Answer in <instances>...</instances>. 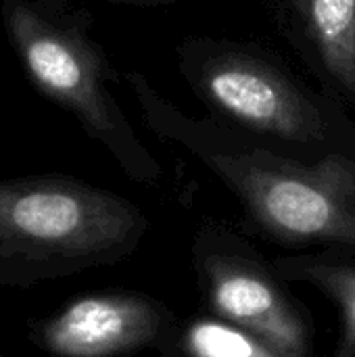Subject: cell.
<instances>
[{"label":"cell","mask_w":355,"mask_h":357,"mask_svg":"<svg viewBox=\"0 0 355 357\" xmlns=\"http://www.w3.org/2000/svg\"><path fill=\"white\" fill-rule=\"evenodd\" d=\"M186 357H293L216 316L197 318L182 337Z\"/></svg>","instance_id":"9"},{"label":"cell","mask_w":355,"mask_h":357,"mask_svg":"<svg viewBox=\"0 0 355 357\" xmlns=\"http://www.w3.org/2000/svg\"><path fill=\"white\" fill-rule=\"evenodd\" d=\"M211 316L230 322L293 357L314 356V335L282 278L234 243L207 241L197 257Z\"/></svg>","instance_id":"5"},{"label":"cell","mask_w":355,"mask_h":357,"mask_svg":"<svg viewBox=\"0 0 355 357\" xmlns=\"http://www.w3.org/2000/svg\"><path fill=\"white\" fill-rule=\"evenodd\" d=\"M163 324L161 307L149 297L86 295L40 326V345L56 357H117L151 345Z\"/></svg>","instance_id":"6"},{"label":"cell","mask_w":355,"mask_h":357,"mask_svg":"<svg viewBox=\"0 0 355 357\" xmlns=\"http://www.w3.org/2000/svg\"><path fill=\"white\" fill-rule=\"evenodd\" d=\"M123 79L149 130L216 174L266 236L291 247L355 253V159L295 155L211 115L180 111L136 69Z\"/></svg>","instance_id":"1"},{"label":"cell","mask_w":355,"mask_h":357,"mask_svg":"<svg viewBox=\"0 0 355 357\" xmlns=\"http://www.w3.org/2000/svg\"><path fill=\"white\" fill-rule=\"evenodd\" d=\"M272 268L282 280L305 282L326 295L339 312L333 357H355V253L316 251L278 257Z\"/></svg>","instance_id":"8"},{"label":"cell","mask_w":355,"mask_h":357,"mask_svg":"<svg viewBox=\"0 0 355 357\" xmlns=\"http://www.w3.org/2000/svg\"><path fill=\"white\" fill-rule=\"evenodd\" d=\"M178 67L213 119L301 157L355 159V119L301 79L270 48L228 38L186 36Z\"/></svg>","instance_id":"2"},{"label":"cell","mask_w":355,"mask_h":357,"mask_svg":"<svg viewBox=\"0 0 355 357\" xmlns=\"http://www.w3.org/2000/svg\"><path fill=\"white\" fill-rule=\"evenodd\" d=\"M2 25L31 86L107 149L130 180L159 182L161 165L113 92L119 73L92 36L90 13L65 0H2Z\"/></svg>","instance_id":"4"},{"label":"cell","mask_w":355,"mask_h":357,"mask_svg":"<svg viewBox=\"0 0 355 357\" xmlns=\"http://www.w3.org/2000/svg\"><path fill=\"white\" fill-rule=\"evenodd\" d=\"M0 357H6V356H2V354H0Z\"/></svg>","instance_id":"11"},{"label":"cell","mask_w":355,"mask_h":357,"mask_svg":"<svg viewBox=\"0 0 355 357\" xmlns=\"http://www.w3.org/2000/svg\"><path fill=\"white\" fill-rule=\"evenodd\" d=\"M318 88L355 113V0H259Z\"/></svg>","instance_id":"7"},{"label":"cell","mask_w":355,"mask_h":357,"mask_svg":"<svg viewBox=\"0 0 355 357\" xmlns=\"http://www.w3.org/2000/svg\"><path fill=\"white\" fill-rule=\"evenodd\" d=\"M103 2H111V4H126V6H169L176 4L178 0H103Z\"/></svg>","instance_id":"10"},{"label":"cell","mask_w":355,"mask_h":357,"mask_svg":"<svg viewBox=\"0 0 355 357\" xmlns=\"http://www.w3.org/2000/svg\"><path fill=\"white\" fill-rule=\"evenodd\" d=\"M146 230L138 205L84 180H0V284L29 287L115 264Z\"/></svg>","instance_id":"3"}]
</instances>
